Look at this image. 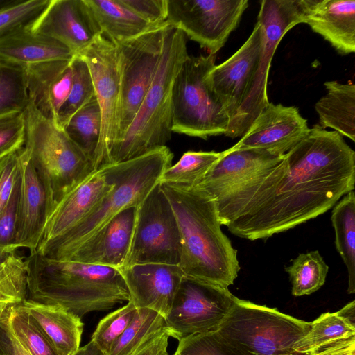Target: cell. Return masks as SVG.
<instances>
[{"label": "cell", "instance_id": "obj_1", "mask_svg": "<svg viewBox=\"0 0 355 355\" xmlns=\"http://www.w3.org/2000/svg\"><path fill=\"white\" fill-rule=\"evenodd\" d=\"M354 186V150L317 124L276 166L217 202L219 217L236 236L266 239L324 214Z\"/></svg>", "mask_w": 355, "mask_h": 355}, {"label": "cell", "instance_id": "obj_2", "mask_svg": "<svg viewBox=\"0 0 355 355\" xmlns=\"http://www.w3.org/2000/svg\"><path fill=\"white\" fill-rule=\"evenodd\" d=\"M159 184L178 223L181 241L178 266L184 278L228 288L241 268L237 250L221 229L216 199L198 185Z\"/></svg>", "mask_w": 355, "mask_h": 355}, {"label": "cell", "instance_id": "obj_3", "mask_svg": "<svg viewBox=\"0 0 355 355\" xmlns=\"http://www.w3.org/2000/svg\"><path fill=\"white\" fill-rule=\"evenodd\" d=\"M27 298L59 304L82 318L93 311L128 302L129 293L118 269L30 254Z\"/></svg>", "mask_w": 355, "mask_h": 355}, {"label": "cell", "instance_id": "obj_4", "mask_svg": "<svg viewBox=\"0 0 355 355\" xmlns=\"http://www.w3.org/2000/svg\"><path fill=\"white\" fill-rule=\"evenodd\" d=\"M173 158V153L164 146L130 160L109 164L114 179L110 191L69 231L42 241L37 252L47 258L67 260L114 216L129 207H137L159 183Z\"/></svg>", "mask_w": 355, "mask_h": 355}, {"label": "cell", "instance_id": "obj_5", "mask_svg": "<svg viewBox=\"0 0 355 355\" xmlns=\"http://www.w3.org/2000/svg\"><path fill=\"white\" fill-rule=\"evenodd\" d=\"M188 55L186 35L168 25L154 78L128 130L112 148L109 164L134 159L171 139L173 85Z\"/></svg>", "mask_w": 355, "mask_h": 355}, {"label": "cell", "instance_id": "obj_6", "mask_svg": "<svg viewBox=\"0 0 355 355\" xmlns=\"http://www.w3.org/2000/svg\"><path fill=\"white\" fill-rule=\"evenodd\" d=\"M24 117V148L46 189L50 214L56 202L95 169L65 131L29 101Z\"/></svg>", "mask_w": 355, "mask_h": 355}, {"label": "cell", "instance_id": "obj_7", "mask_svg": "<svg viewBox=\"0 0 355 355\" xmlns=\"http://www.w3.org/2000/svg\"><path fill=\"white\" fill-rule=\"evenodd\" d=\"M311 322L236 298L216 332L241 355H308L294 350Z\"/></svg>", "mask_w": 355, "mask_h": 355}, {"label": "cell", "instance_id": "obj_8", "mask_svg": "<svg viewBox=\"0 0 355 355\" xmlns=\"http://www.w3.org/2000/svg\"><path fill=\"white\" fill-rule=\"evenodd\" d=\"M216 55H188L172 88V131L207 139L225 135L230 118L214 92L209 73Z\"/></svg>", "mask_w": 355, "mask_h": 355}, {"label": "cell", "instance_id": "obj_9", "mask_svg": "<svg viewBox=\"0 0 355 355\" xmlns=\"http://www.w3.org/2000/svg\"><path fill=\"white\" fill-rule=\"evenodd\" d=\"M304 0H263L257 21L263 26L262 51L250 92L237 114L230 121L225 136L242 137L261 111L269 104L267 84L274 53L284 35L304 23Z\"/></svg>", "mask_w": 355, "mask_h": 355}, {"label": "cell", "instance_id": "obj_10", "mask_svg": "<svg viewBox=\"0 0 355 355\" xmlns=\"http://www.w3.org/2000/svg\"><path fill=\"white\" fill-rule=\"evenodd\" d=\"M180 254L178 223L159 183L136 207L130 245L122 268L145 263L178 265Z\"/></svg>", "mask_w": 355, "mask_h": 355}, {"label": "cell", "instance_id": "obj_11", "mask_svg": "<svg viewBox=\"0 0 355 355\" xmlns=\"http://www.w3.org/2000/svg\"><path fill=\"white\" fill-rule=\"evenodd\" d=\"M168 27L166 21L137 37L116 44L120 98L117 137L114 146L128 130L154 78Z\"/></svg>", "mask_w": 355, "mask_h": 355}, {"label": "cell", "instance_id": "obj_12", "mask_svg": "<svg viewBox=\"0 0 355 355\" xmlns=\"http://www.w3.org/2000/svg\"><path fill=\"white\" fill-rule=\"evenodd\" d=\"M248 6V0H166V21L216 55Z\"/></svg>", "mask_w": 355, "mask_h": 355}, {"label": "cell", "instance_id": "obj_13", "mask_svg": "<svg viewBox=\"0 0 355 355\" xmlns=\"http://www.w3.org/2000/svg\"><path fill=\"white\" fill-rule=\"evenodd\" d=\"M236 298L228 288L184 278L164 319V328L178 340L216 331Z\"/></svg>", "mask_w": 355, "mask_h": 355}, {"label": "cell", "instance_id": "obj_14", "mask_svg": "<svg viewBox=\"0 0 355 355\" xmlns=\"http://www.w3.org/2000/svg\"><path fill=\"white\" fill-rule=\"evenodd\" d=\"M87 63L101 116V131L94 168L108 164L116 142L120 98L117 47L103 34L80 55Z\"/></svg>", "mask_w": 355, "mask_h": 355}, {"label": "cell", "instance_id": "obj_15", "mask_svg": "<svg viewBox=\"0 0 355 355\" xmlns=\"http://www.w3.org/2000/svg\"><path fill=\"white\" fill-rule=\"evenodd\" d=\"M264 31L257 21L245 42L209 73L211 85L227 113L230 122L247 98L261 58Z\"/></svg>", "mask_w": 355, "mask_h": 355}, {"label": "cell", "instance_id": "obj_16", "mask_svg": "<svg viewBox=\"0 0 355 355\" xmlns=\"http://www.w3.org/2000/svg\"><path fill=\"white\" fill-rule=\"evenodd\" d=\"M30 28L61 42L75 55L102 35L85 0H50Z\"/></svg>", "mask_w": 355, "mask_h": 355}, {"label": "cell", "instance_id": "obj_17", "mask_svg": "<svg viewBox=\"0 0 355 355\" xmlns=\"http://www.w3.org/2000/svg\"><path fill=\"white\" fill-rule=\"evenodd\" d=\"M309 129L306 119L297 107L269 103L233 146L283 156L306 135Z\"/></svg>", "mask_w": 355, "mask_h": 355}, {"label": "cell", "instance_id": "obj_18", "mask_svg": "<svg viewBox=\"0 0 355 355\" xmlns=\"http://www.w3.org/2000/svg\"><path fill=\"white\" fill-rule=\"evenodd\" d=\"M137 309H152L167 316L184 279L178 265L145 263L119 269Z\"/></svg>", "mask_w": 355, "mask_h": 355}, {"label": "cell", "instance_id": "obj_19", "mask_svg": "<svg viewBox=\"0 0 355 355\" xmlns=\"http://www.w3.org/2000/svg\"><path fill=\"white\" fill-rule=\"evenodd\" d=\"M113 186L110 164L94 170L55 204L47 218L42 241L53 239L74 227L96 207Z\"/></svg>", "mask_w": 355, "mask_h": 355}, {"label": "cell", "instance_id": "obj_20", "mask_svg": "<svg viewBox=\"0 0 355 355\" xmlns=\"http://www.w3.org/2000/svg\"><path fill=\"white\" fill-rule=\"evenodd\" d=\"M20 182L15 245L37 252L43 237L49 206L46 189L24 147L19 151Z\"/></svg>", "mask_w": 355, "mask_h": 355}, {"label": "cell", "instance_id": "obj_21", "mask_svg": "<svg viewBox=\"0 0 355 355\" xmlns=\"http://www.w3.org/2000/svg\"><path fill=\"white\" fill-rule=\"evenodd\" d=\"M283 156L263 150L238 149L232 146L224 150L222 158L198 186L206 189L218 202L268 171L281 162Z\"/></svg>", "mask_w": 355, "mask_h": 355}, {"label": "cell", "instance_id": "obj_22", "mask_svg": "<svg viewBox=\"0 0 355 355\" xmlns=\"http://www.w3.org/2000/svg\"><path fill=\"white\" fill-rule=\"evenodd\" d=\"M136 207H129L109 221L67 260L120 269L128 254Z\"/></svg>", "mask_w": 355, "mask_h": 355}, {"label": "cell", "instance_id": "obj_23", "mask_svg": "<svg viewBox=\"0 0 355 355\" xmlns=\"http://www.w3.org/2000/svg\"><path fill=\"white\" fill-rule=\"evenodd\" d=\"M28 101L46 119L56 120L73 85L71 60H53L26 65Z\"/></svg>", "mask_w": 355, "mask_h": 355}, {"label": "cell", "instance_id": "obj_24", "mask_svg": "<svg viewBox=\"0 0 355 355\" xmlns=\"http://www.w3.org/2000/svg\"><path fill=\"white\" fill-rule=\"evenodd\" d=\"M304 23L340 54L355 52L354 0H304Z\"/></svg>", "mask_w": 355, "mask_h": 355}, {"label": "cell", "instance_id": "obj_25", "mask_svg": "<svg viewBox=\"0 0 355 355\" xmlns=\"http://www.w3.org/2000/svg\"><path fill=\"white\" fill-rule=\"evenodd\" d=\"M16 306L32 318L58 355H73L80 347L84 324L79 316L59 304L29 299Z\"/></svg>", "mask_w": 355, "mask_h": 355}, {"label": "cell", "instance_id": "obj_26", "mask_svg": "<svg viewBox=\"0 0 355 355\" xmlns=\"http://www.w3.org/2000/svg\"><path fill=\"white\" fill-rule=\"evenodd\" d=\"M75 55L61 42L31 30L30 26L0 39V62L24 67L53 60H71Z\"/></svg>", "mask_w": 355, "mask_h": 355}, {"label": "cell", "instance_id": "obj_27", "mask_svg": "<svg viewBox=\"0 0 355 355\" xmlns=\"http://www.w3.org/2000/svg\"><path fill=\"white\" fill-rule=\"evenodd\" d=\"M327 93L315 103L322 129L331 128L355 141V85L331 80L324 83Z\"/></svg>", "mask_w": 355, "mask_h": 355}, {"label": "cell", "instance_id": "obj_28", "mask_svg": "<svg viewBox=\"0 0 355 355\" xmlns=\"http://www.w3.org/2000/svg\"><path fill=\"white\" fill-rule=\"evenodd\" d=\"M85 1L102 34L115 44L132 39L161 25L148 23L125 6L121 0Z\"/></svg>", "mask_w": 355, "mask_h": 355}, {"label": "cell", "instance_id": "obj_29", "mask_svg": "<svg viewBox=\"0 0 355 355\" xmlns=\"http://www.w3.org/2000/svg\"><path fill=\"white\" fill-rule=\"evenodd\" d=\"M331 220L335 231V245L348 272V289L355 293V194L352 191L333 207Z\"/></svg>", "mask_w": 355, "mask_h": 355}, {"label": "cell", "instance_id": "obj_30", "mask_svg": "<svg viewBox=\"0 0 355 355\" xmlns=\"http://www.w3.org/2000/svg\"><path fill=\"white\" fill-rule=\"evenodd\" d=\"M223 155L224 151H187L174 165L164 171L159 183L183 187L197 186Z\"/></svg>", "mask_w": 355, "mask_h": 355}, {"label": "cell", "instance_id": "obj_31", "mask_svg": "<svg viewBox=\"0 0 355 355\" xmlns=\"http://www.w3.org/2000/svg\"><path fill=\"white\" fill-rule=\"evenodd\" d=\"M63 130L92 161L94 168L101 131V111L96 97L78 110Z\"/></svg>", "mask_w": 355, "mask_h": 355}, {"label": "cell", "instance_id": "obj_32", "mask_svg": "<svg viewBox=\"0 0 355 355\" xmlns=\"http://www.w3.org/2000/svg\"><path fill=\"white\" fill-rule=\"evenodd\" d=\"M164 326V318L157 312L147 308L137 309L132 320L107 355H130L162 331Z\"/></svg>", "mask_w": 355, "mask_h": 355}, {"label": "cell", "instance_id": "obj_33", "mask_svg": "<svg viewBox=\"0 0 355 355\" xmlns=\"http://www.w3.org/2000/svg\"><path fill=\"white\" fill-rule=\"evenodd\" d=\"M27 258L13 251L0 256V311L27 298Z\"/></svg>", "mask_w": 355, "mask_h": 355}, {"label": "cell", "instance_id": "obj_34", "mask_svg": "<svg viewBox=\"0 0 355 355\" xmlns=\"http://www.w3.org/2000/svg\"><path fill=\"white\" fill-rule=\"evenodd\" d=\"M285 270L292 284V294L302 296L311 294L325 282L329 266L318 250L300 253Z\"/></svg>", "mask_w": 355, "mask_h": 355}, {"label": "cell", "instance_id": "obj_35", "mask_svg": "<svg viewBox=\"0 0 355 355\" xmlns=\"http://www.w3.org/2000/svg\"><path fill=\"white\" fill-rule=\"evenodd\" d=\"M28 103L25 69L0 62V118L24 112Z\"/></svg>", "mask_w": 355, "mask_h": 355}, {"label": "cell", "instance_id": "obj_36", "mask_svg": "<svg viewBox=\"0 0 355 355\" xmlns=\"http://www.w3.org/2000/svg\"><path fill=\"white\" fill-rule=\"evenodd\" d=\"M352 336H355V329L336 313H325L311 322L310 331L295 345L294 350L308 354L326 344Z\"/></svg>", "mask_w": 355, "mask_h": 355}, {"label": "cell", "instance_id": "obj_37", "mask_svg": "<svg viewBox=\"0 0 355 355\" xmlns=\"http://www.w3.org/2000/svg\"><path fill=\"white\" fill-rule=\"evenodd\" d=\"M73 85L70 94L58 112L55 123L63 129L71 117L95 97L93 81L88 66L80 55L71 60Z\"/></svg>", "mask_w": 355, "mask_h": 355}, {"label": "cell", "instance_id": "obj_38", "mask_svg": "<svg viewBox=\"0 0 355 355\" xmlns=\"http://www.w3.org/2000/svg\"><path fill=\"white\" fill-rule=\"evenodd\" d=\"M10 316L15 334L31 355H58L27 313L10 306Z\"/></svg>", "mask_w": 355, "mask_h": 355}, {"label": "cell", "instance_id": "obj_39", "mask_svg": "<svg viewBox=\"0 0 355 355\" xmlns=\"http://www.w3.org/2000/svg\"><path fill=\"white\" fill-rule=\"evenodd\" d=\"M137 308L130 301L101 319L94 330L92 341L103 353L108 354L112 345L132 320Z\"/></svg>", "mask_w": 355, "mask_h": 355}, {"label": "cell", "instance_id": "obj_40", "mask_svg": "<svg viewBox=\"0 0 355 355\" xmlns=\"http://www.w3.org/2000/svg\"><path fill=\"white\" fill-rule=\"evenodd\" d=\"M50 0H28L0 10V39L30 26L46 8Z\"/></svg>", "mask_w": 355, "mask_h": 355}, {"label": "cell", "instance_id": "obj_41", "mask_svg": "<svg viewBox=\"0 0 355 355\" xmlns=\"http://www.w3.org/2000/svg\"><path fill=\"white\" fill-rule=\"evenodd\" d=\"M173 355H241L214 331L198 334L178 340Z\"/></svg>", "mask_w": 355, "mask_h": 355}, {"label": "cell", "instance_id": "obj_42", "mask_svg": "<svg viewBox=\"0 0 355 355\" xmlns=\"http://www.w3.org/2000/svg\"><path fill=\"white\" fill-rule=\"evenodd\" d=\"M24 111L0 118V160L24 147Z\"/></svg>", "mask_w": 355, "mask_h": 355}, {"label": "cell", "instance_id": "obj_43", "mask_svg": "<svg viewBox=\"0 0 355 355\" xmlns=\"http://www.w3.org/2000/svg\"><path fill=\"white\" fill-rule=\"evenodd\" d=\"M19 182L7 206L0 216V256L17 250L15 245Z\"/></svg>", "mask_w": 355, "mask_h": 355}, {"label": "cell", "instance_id": "obj_44", "mask_svg": "<svg viewBox=\"0 0 355 355\" xmlns=\"http://www.w3.org/2000/svg\"><path fill=\"white\" fill-rule=\"evenodd\" d=\"M19 151L12 153L0 160V216L19 182L20 162Z\"/></svg>", "mask_w": 355, "mask_h": 355}, {"label": "cell", "instance_id": "obj_45", "mask_svg": "<svg viewBox=\"0 0 355 355\" xmlns=\"http://www.w3.org/2000/svg\"><path fill=\"white\" fill-rule=\"evenodd\" d=\"M121 1L135 14L151 24L159 25L166 21V0Z\"/></svg>", "mask_w": 355, "mask_h": 355}, {"label": "cell", "instance_id": "obj_46", "mask_svg": "<svg viewBox=\"0 0 355 355\" xmlns=\"http://www.w3.org/2000/svg\"><path fill=\"white\" fill-rule=\"evenodd\" d=\"M0 355H31L12 329L10 306L0 314Z\"/></svg>", "mask_w": 355, "mask_h": 355}, {"label": "cell", "instance_id": "obj_47", "mask_svg": "<svg viewBox=\"0 0 355 355\" xmlns=\"http://www.w3.org/2000/svg\"><path fill=\"white\" fill-rule=\"evenodd\" d=\"M169 338V333L164 328L130 355H168L167 349Z\"/></svg>", "mask_w": 355, "mask_h": 355}, {"label": "cell", "instance_id": "obj_48", "mask_svg": "<svg viewBox=\"0 0 355 355\" xmlns=\"http://www.w3.org/2000/svg\"><path fill=\"white\" fill-rule=\"evenodd\" d=\"M311 355H355V336L335 340L310 352Z\"/></svg>", "mask_w": 355, "mask_h": 355}, {"label": "cell", "instance_id": "obj_49", "mask_svg": "<svg viewBox=\"0 0 355 355\" xmlns=\"http://www.w3.org/2000/svg\"><path fill=\"white\" fill-rule=\"evenodd\" d=\"M336 314L348 325L355 329V301L346 304L343 309L336 312Z\"/></svg>", "mask_w": 355, "mask_h": 355}, {"label": "cell", "instance_id": "obj_50", "mask_svg": "<svg viewBox=\"0 0 355 355\" xmlns=\"http://www.w3.org/2000/svg\"><path fill=\"white\" fill-rule=\"evenodd\" d=\"M73 355H106L92 341L80 347Z\"/></svg>", "mask_w": 355, "mask_h": 355}, {"label": "cell", "instance_id": "obj_51", "mask_svg": "<svg viewBox=\"0 0 355 355\" xmlns=\"http://www.w3.org/2000/svg\"><path fill=\"white\" fill-rule=\"evenodd\" d=\"M21 0H0V10L19 3Z\"/></svg>", "mask_w": 355, "mask_h": 355}, {"label": "cell", "instance_id": "obj_52", "mask_svg": "<svg viewBox=\"0 0 355 355\" xmlns=\"http://www.w3.org/2000/svg\"><path fill=\"white\" fill-rule=\"evenodd\" d=\"M308 355H311L310 353H309Z\"/></svg>", "mask_w": 355, "mask_h": 355}, {"label": "cell", "instance_id": "obj_53", "mask_svg": "<svg viewBox=\"0 0 355 355\" xmlns=\"http://www.w3.org/2000/svg\"><path fill=\"white\" fill-rule=\"evenodd\" d=\"M1 312H2V311H0V314H1Z\"/></svg>", "mask_w": 355, "mask_h": 355}]
</instances>
